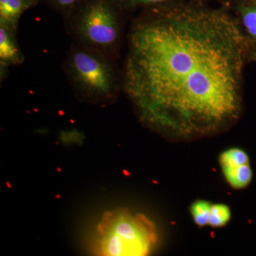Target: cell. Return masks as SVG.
Returning <instances> with one entry per match:
<instances>
[{
    "label": "cell",
    "mask_w": 256,
    "mask_h": 256,
    "mask_svg": "<svg viewBox=\"0 0 256 256\" xmlns=\"http://www.w3.org/2000/svg\"><path fill=\"white\" fill-rule=\"evenodd\" d=\"M232 216L230 208L224 204H212L210 208L208 225L214 228H220L228 223Z\"/></svg>",
    "instance_id": "30bf717a"
},
{
    "label": "cell",
    "mask_w": 256,
    "mask_h": 256,
    "mask_svg": "<svg viewBox=\"0 0 256 256\" xmlns=\"http://www.w3.org/2000/svg\"><path fill=\"white\" fill-rule=\"evenodd\" d=\"M116 1L120 6L128 8L134 9V8H144L148 9L154 6L172 4L182 0H116Z\"/></svg>",
    "instance_id": "7c38bea8"
},
{
    "label": "cell",
    "mask_w": 256,
    "mask_h": 256,
    "mask_svg": "<svg viewBox=\"0 0 256 256\" xmlns=\"http://www.w3.org/2000/svg\"><path fill=\"white\" fill-rule=\"evenodd\" d=\"M16 31L0 24V64L1 68L22 63L24 56L20 50Z\"/></svg>",
    "instance_id": "5b68a950"
},
{
    "label": "cell",
    "mask_w": 256,
    "mask_h": 256,
    "mask_svg": "<svg viewBox=\"0 0 256 256\" xmlns=\"http://www.w3.org/2000/svg\"><path fill=\"white\" fill-rule=\"evenodd\" d=\"M238 12L248 36L256 43V4L239 5Z\"/></svg>",
    "instance_id": "ba28073f"
},
{
    "label": "cell",
    "mask_w": 256,
    "mask_h": 256,
    "mask_svg": "<svg viewBox=\"0 0 256 256\" xmlns=\"http://www.w3.org/2000/svg\"><path fill=\"white\" fill-rule=\"evenodd\" d=\"M250 58H252V60H254V62H256V50L252 54Z\"/></svg>",
    "instance_id": "5bb4252c"
},
{
    "label": "cell",
    "mask_w": 256,
    "mask_h": 256,
    "mask_svg": "<svg viewBox=\"0 0 256 256\" xmlns=\"http://www.w3.org/2000/svg\"><path fill=\"white\" fill-rule=\"evenodd\" d=\"M220 168L249 164L248 156L244 150L238 148H230L223 152L220 156Z\"/></svg>",
    "instance_id": "9c48e42d"
},
{
    "label": "cell",
    "mask_w": 256,
    "mask_h": 256,
    "mask_svg": "<svg viewBox=\"0 0 256 256\" xmlns=\"http://www.w3.org/2000/svg\"><path fill=\"white\" fill-rule=\"evenodd\" d=\"M128 43L122 85L146 128L191 142L238 122L248 40L226 10L184 0L148 8Z\"/></svg>",
    "instance_id": "6da1fadb"
},
{
    "label": "cell",
    "mask_w": 256,
    "mask_h": 256,
    "mask_svg": "<svg viewBox=\"0 0 256 256\" xmlns=\"http://www.w3.org/2000/svg\"><path fill=\"white\" fill-rule=\"evenodd\" d=\"M252 2H254V4H256V0H252Z\"/></svg>",
    "instance_id": "9a60e30c"
},
{
    "label": "cell",
    "mask_w": 256,
    "mask_h": 256,
    "mask_svg": "<svg viewBox=\"0 0 256 256\" xmlns=\"http://www.w3.org/2000/svg\"><path fill=\"white\" fill-rule=\"evenodd\" d=\"M65 70L72 86L82 100L110 104L117 98L119 78L112 58L78 44L67 55Z\"/></svg>",
    "instance_id": "3957f363"
},
{
    "label": "cell",
    "mask_w": 256,
    "mask_h": 256,
    "mask_svg": "<svg viewBox=\"0 0 256 256\" xmlns=\"http://www.w3.org/2000/svg\"><path fill=\"white\" fill-rule=\"evenodd\" d=\"M212 204L205 200H197L192 203L190 210L194 222L198 226L208 225Z\"/></svg>",
    "instance_id": "8fae6325"
},
{
    "label": "cell",
    "mask_w": 256,
    "mask_h": 256,
    "mask_svg": "<svg viewBox=\"0 0 256 256\" xmlns=\"http://www.w3.org/2000/svg\"><path fill=\"white\" fill-rule=\"evenodd\" d=\"M158 242L156 226L127 208L107 212L97 228L96 254L104 256H144Z\"/></svg>",
    "instance_id": "7a4b0ae2"
},
{
    "label": "cell",
    "mask_w": 256,
    "mask_h": 256,
    "mask_svg": "<svg viewBox=\"0 0 256 256\" xmlns=\"http://www.w3.org/2000/svg\"><path fill=\"white\" fill-rule=\"evenodd\" d=\"M36 1L37 2V0H36Z\"/></svg>",
    "instance_id": "2e32d148"
},
{
    "label": "cell",
    "mask_w": 256,
    "mask_h": 256,
    "mask_svg": "<svg viewBox=\"0 0 256 256\" xmlns=\"http://www.w3.org/2000/svg\"><path fill=\"white\" fill-rule=\"evenodd\" d=\"M80 1L82 0H50L56 8L64 12L73 10Z\"/></svg>",
    "instance_id": "4fadbf2b"
},
{
    "label": "cell",
    "mask_w": 256,
    "mask_h": 256,
    "mask_svg": "<svg viewBox=\"0 0 256 256\" xmlns=\"http://www.w3.org/2000/svg\"><path fill=\"white\" fill-rule=\"evenodd\" d=\"M36 2V0H0V24L16 31L22 14Z\"/></svg>",
    "instance_id": "8992f818"
},
{
    "label": "cell",
    "mask_w": 256,
    "mask_h": 256,
    "mask_svg": "<svg viewBox=\"0 0 256 256\" xmlns=\"http://www.w3.org/2000/svg\"><path fill=\"white\" fill-rule=\"evenodd\" d=\"M116 0H90L79 9L70 23L78 44L110 58L118 50L122 23Z\"/></svg>",
    "instance_id": "277c9868"
},
{
    "label": "cell",
    "mask_w": 256,
    "mask_h": 256,
    "mask_svg": "<svg viewBox=\"0 0 256 256\" xmlns=\"http://www.w3.org/2000/svg\"><path fill=\"white\" fill-rule=\"evenodd\" d=\"M222 170L227 182L236 190L246 188L252 182V172L250 163L236 166H222Z\"/></svg>",
    "instance_id": "52a82bcc"
}]
</instances>
